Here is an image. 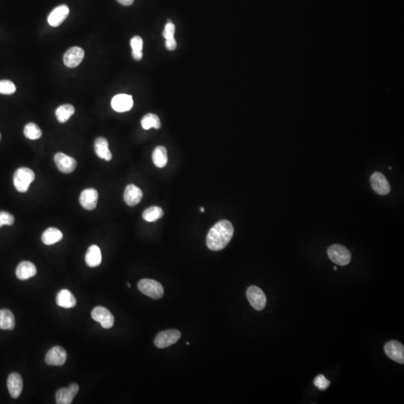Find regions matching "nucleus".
<instances>
[{"instance_id":"obj_1","label":"nucleus","mask_w":404,"mask_h":404,"mask_svg":"<svg viewBox=\"0 0 404 404\" xmlns=\"http://www.w3.org/2000/svg\"><path fill=\"white\" fill-rule=\"evenodd\" d=\"M233 225L229 220H220L216 223L207 235L206 243L208 249L220 251L228 246L233 237Z\"/></svg>"},{"instance_id":"obj_2","label":"nucleus","mask_w":404,"mask_h":404,"mask_svg":"<svg viewBox=\"0 0 404 404\" xmlns=\"http://www.w3.org/2000/svg\"><path fill=\"white\" fill-rule=\"evenodd\" d=\"M35 177V173L30 169L26 167L18 169L14 174V185L16 189L20 192H27Z\"/></svg>"},{"instance_id":"obj_3","label":"nucleus","mask_w":404,"mask_h":404,"mask_svg":"<svg viewBox=\"0 0 404 404\" xmlns=\"http://www.w3.org/2000/svg\"><path fill=\"white\" fill-rule=\"evenodd\" d=\"M138 288L144 295L154 299H160L164 296V288L160 283L153 279H142L138 283Z\"/></svg>"},{"instance_id":"obj_4","label":"nucleus","mask_w":404,"mask_h":404,"mask_svg":"<svg viewBox=\"0 0 404 404\" xmlns=\"http://www.w3.org/2000/svg\"><path fill=\"white\" fill-rule=\"evenodd\" d=\"M327 253L332 261L340 266L347 265L352 258L350 252L342 245H333L329 248Z\"/></svg>"},{"instance_id":"obj_5","label":"nucleus","mask_w":404,"mask_h":404,"mask_svg":"<svg viewBox=\"0 0 404 404\" xmlns=\"http://www.w3.org/2000/svg\"><path fill=\"white\" fill-rule=\"evenodd\" d=\"M180 332L177 330H169L158 333L154 340V345L157 348L164 349L178 342L180 339Z\"/></svg>"},{"instance_id":"obj_6","label":"nucleus","mask_w":404,"mask_h":404,"mask_svg":"<svg viewBox=\"0 0 404 404\" xmlns=\"http://www.w3.org/2000/svg\"><path fill=\"white\" fill-rule=\"evenodd\" d=\"M246 296L252 307L257 311H262L267 304V297L264 291L257 286H251L247 289Z\"/></svg>"},{"instance_id":"obj_7","label":"nucleus","mask_w":404,"mask_h":404,"mask_svg":"<svg viewBox=\"0 0 404 404\" xmlns=\"http://www.w3.org/2000/svg\"><path fill=\"white\" fill-rule=\"evenodd\" d=\"M92 317L95 321L101 323L103 328H112L114 325L115 318L113 314L104 307L98 306L92 311Z\"/></svg>"},{"instance_id":"obj_8","label":"nucleus","mask_w":404,"mask_h":404,"mask_svg":"<svg viewBox=\"0 0 404 404\" xmlns=\"http://www.w3.org/2000/svg\"><path fill=\"white\" fill-rule=\"evenodd\" d=\"M385 352L388 357L400 363H404V346L402 344L397 341H391L385 345Z\"/></svg>"},{"instance_id":"obj_9","label":"nucleus","mask_w":404,"mask_h":404,"mask_svg":"<svg viewBox=\"0 0 404 404\" xmlns=\"http://www.w3.org/2000/svg\"><path fill=\"white\" fill-rule=\"evenodd\" d=\"M54 161L58 170L66 174L73 173L76 167V160L63 153H57L54 157Z\"/></svg>"},{"instance_id":"obj_10","label":"nucleus","mask_w":404,"mask_h":404,"mask_svg":"<svg viewBox=\"0 0 404 404\" xmlns=\"http://www.w3.org/2000/svg\"><path fill=\"white\" fill-rule=\"evenodd\" d=\"M67 360V352L61 346H54L50 349L45 357V361L48 365L61 366Z\"/></svg>"},{"instance_id":"obj_11","label":"nucleus","mask_w":404,"mask_h":404,"mask_svg":"<svg viewBox=\"0 0 404 404\" xmlns=\"http://www.w3.org/2000/svg\"><path fill=\"white\" fill-rule=\"evenodd\" d=\"M371 184L374 192L378 195H386L390 192V184L382 173L376 172L371 175Z\"/></svg>"},{"instance_id":"obj_12","label":"nucleus","mask_w":404,"mask_h":404,"mask_svg":"<svg viewBox=\"0 0 404 404\" xmlns=\"http://www.w3.org/2000/svg\"><path fill=\"white\" fill-rule=\"evenodd\" d=\"M84 51L79 47H73L69 49L64 54V64L67 67L73 68L79 65L83 58H84Z\"/></svg>"},{"instance_id":"obj_13","label":"nucleus","mask_w":404,"mask_h":404,"mask_svg":"<svg viewBox=\"0 0 404 404\" xmlns=\"http://www.w3.org/2000/svg\"><path fill=\"white\" fill-rule=\"evenodd\" d=\"M98 193L93 188L84 189L79 197V203L84 209L92 211L98 205Z\"/></svg>"},{"instance_id":"obj_14","label":"nucleus","mask_w":404,"mask_h":404,"mask_svg":"<svg viewBox=\"0 0 404 404\" xmlns=\"http://www.w3.org/2000/svg\"><path fill=\"white\" fill-rule=\"evenodd\" d=\"M112 107L117 113H124L130 111L133 106V98L131 95L120 94L115 96L112 100Z\"/></svg>"},{"instance_id":"obj_15","label":"nucleus","mask_w":404,"mask_h":404,"mask_svg":"<svg viewBox=\"0 0 404 404\" xmlns=\"http://www.w3.org/2000/svg\"><path fill=\"white\" fill-rule=\"evenodd\" d=\"M79 386L77 384L70 385L68 388L60 389L57 391L56 394L57 398V404H70L73 401V398L76 396V394L79 392Z\"/></svg>"},{"instance_id":"obj_16","label":"nucleus","mask_w":404,"mask_h":404,"mask_svg":"<svg viewBox=\"0 0 404 404\" xmlns=\"http://www.w3.org/2000/svg\"><path fill=\"white\" fill-rule=\"evenodd\" d=\"M69 13H70V10L67 5H59L54 9V11L48 16V23L53 27H57L67 18Z\"/></svg>"},{"instance_id":"obj_17","label":"nucleus","mask_w":404,"mask_h":404,"mask_svg":"<svg viewBox=\"0 0 404 404\" xmlns=\"http://www.w3.org/2000/svg\"><path fill=\"white\" fill-rule=\"evenodd\" d=\"M143 193L138 186L134 184L127 185L124 193V199L129 206H136L142 199Z\"/></svg>"},{"instance_id":"obj_18","label":"nucleus","mask_w":404,"mask_h":404,"mask_svg":"<svg viewBox=\"0 0 404 404\" xmlns=\"http://www.w3.org/2000/svg\"><path fill=\"white\" fill-rule=\"evenodd\" d=\"M7 386L10 395L13 398H17L21 395L23 390V380L21 376L17 373L10 374L7 380Z\"/></svg>"},{"instance_id":"obj_19","label":"nucleus","mask_w":404,"mask_h":404,"mask_svg":"<svg viewBox=\"0 0 404 404\" xmlns=\"http://www.w3.org/2000/svg\"><path fill=\"white\" fill-rule=\"evenodd\" d=\"M37 269L35 264L29 261H23L19 264L16 270L17 277L20 280H27L36 275Z\"/></svg>"},{"instance_id":"obj_20","label":"nucleus","mask_w":404,"mask_h":404,"mask_svg":"<svg viewBox=\"0 0 404 404\" xmlns=\"http://www.w3.org/2000/svg\"><path fill=\"white\" fill-rule=\"evenodd\" d=\"M95 151L98 157L110 161L113 158L111 151L109 149V142L107 139L99 137L95 142Z\"/></svg>"},{"instance_id":"obj_21","label":"nucleus","mask_w":404,"mask_h":404,"mask_svg":"<svg viewBox=\"0 0 404 404\" xmlns=\"http://www.w3.org/2000/svg\"><path fill=\"white\" fill-rule=\"evenodd\" d=\"M57 303L58 306L62 308H73L76 304V298L70 290L63 289L57 294Z\"/></svg>"},{"instance_id":"obj_22","label":"nucleus","mask_w":404,"mask_h":404,"mask_svg":"<svg viewBox=\"0 0 404 404\" xmlns=\"http://www.w3.org/2000/svg\"><path fill=\"white\" fill-rule=\"evenodd\" d=\"M102 255L101 249L96 245H92L86 254V263L89 267H96L101 264Z\"/></svg>"},{"instance_id":"obj_23","label":"nucleus","mask_w":404,"mask_h":404,"mask_svg":"<svg viewBox=\"0 0 404 404\" xmlns=\"http://www.w3.org/2000/svg\"><path fill=\"white\" fill-rule=\"evenodd\" d=\"M62 238V232L56 228H49L47 229L42 236V242L47 246L55 244L61 241Z\"/></svg>"},{"instance_id":"obj_24","label":"nucleus","mask_w":404,"mask_h":404,"mask_svg":"<svg viewBox=\"0 0 404 404\" xmlns=\"http://www.w3.org/2000/svg\"><path fill=\"white\" fill-rule=\"evenodd\" d=\"M153 163L157 168H164L168 163V154L165 147L157 146L154 148L152 154Z\"/></svg>"},{"instance_id":"obj_25","label":"nucleus","mask_w":404,"mask_h":404,"mask_svg":"<svg viewBox=\"0 0 404 404\" xmlns=\"http://www.w3.org/2000/svg\"><path fill=\"white\" fill-rule=\"evenodd\" d=\"M15 327V318L9 310H0V330H12Z\"/></svg>"},{"instance_id":"obj_26","label":"nucleus","mask_w":404,"mask_h":404,"mask_svg":"<svg viewBox=\"0 0 404 404\" xmlns=\"http://www.w3.org/2000/svg\"><path fill=\"white\" fill-rule=\"evenodd\" d=\"M74 107L71 104H64V105L60 106L56 110V115H57V120L60 123H65L74 114Z\"/></svg>"},{"instance_id":"obj_27","label":"nucleus","mask_w":404,"mask_h":404,"mask_svg":"<svg viewBox=\"0 0 404 404\" xmlns=\"http://www.w3.org/2000/svg\"><path fill=\"white\" fill-rule=\"evenodd\" d=\"M141 125L144 130H149L151 127L154 128L160 129L161 127V123H160V118L158 116L152 113H148L145 115L141 120Z\"/></svg>"},{"instance_id":"obj_28","label":"nucleus","mask_w":404,"mask_h":404,"mask_svg":"<svg viewBox=\"0 0 404 404\" xmlns=\"http://www.w3.org/2000/svg\"><path fill=\"white\" fill-rule=\"evenodd\" d=\"M164 212L160 207L153 206L147 208L143 214H142V218L148 223H153V222L157 221L159 219L162 218L164 217Z\"/></svg>"},{"instance_id":"obj_29","label":"nucleus","mask_w":404,"mask_h":404,"mask_svg":"<svg viewBox=\"0 0 404 404\" xmlns=\"http://www.w3.org/2000/svg\"><path fill=\"white\" fill-rule=\"evenodd\" d=\"M130 46L132 48V57L136 61H140L142 58V48L143 40L141 37L135 36L130 40Z\"/></svg>"},{"instance_id":"obj_30","label":"nucleus","mask_w":404,"mask_h":404,"mask_svg":"<svg viewBox=\"0 0 404 404\" xmlns=\"http://www.w3.org/2000/svg\"><path fill=\"white\" fill-rule=\"evenodd\" d=\"M25 136L31 140H36L40 139L42 136V131L35 123H29L26 124L23 130Z\"/></svg>"},{"instance_id":"obj_31","label":"nucleus","mask_w":404,"mask_h":404,"mask_svg":"<svg viewBox=\"0 0 404 404\" xmlns=\"http://www.w3.org/2000/svg\"><path fill=\"white\" fill-rule=\"evenodd\" d=\"M16 92V86L10 80H0V94L2 95H12Z\"/></svg>"},{"instance_id":"obj_32","label":"nucleus","mask_w":404,"mask_h":404,"mask_svg":"<svg viewBox=\"0 0 404 404\" xmlns=\"http://www.w3.org/2000/svg\"><path fill=\"white\" fill-rule=\"evenodd\" d=\"M314 384L320 390L324 391L328 389L329 386H330V382L327 380L324 376L320 374L314 379Z\"/></svg>"},{"instance_id":"obj_33","label":"nucleus","mask_w":404,"mask_h":404,"mask_svg":"<svg viewBox=\"0 0 404 404\" xmlns=\"http://www.w3.org/2000/svg\"><path fill=\"white\" fill-rule=\"evenodd\" d=\"M14 223V217L9 213L5 211L0 212V228L2 226H12Z\"/></svg>"},{"instance_id":"obj_34","label":"nucleus","mask_w":404,"mask_h":404,"mask_svg":"<svg viewBox=\"0 0 404 404\" xmlns=\"http://www.w3.org/2000/svg\"><path fill=\"white\" fill-rule=\"evenodd\" d=\"M174 32H175V26L171 20H169L168 23L166 24L164 32H163V36L164 37L166 40L174 38Z\"/></svg>"},{"instance_id":"obj_35","label":"nucleus","mask_w":404,"mask_h":404,"mask_svg":"<svg viewBox=\"0 0 404 404\" xmlns=\"http://www.w3.org/2000/svg\"><path fill=\"white\" fill-rule=\"evenodd\" d=\"M166 48L169 50V51H174L177 48V42H176L175 39L174 38H169V39L166 40Z\"/></svg>"},{"instance_id":"obj_36","label":"nucleus","mask_w":404,"mask_h":404,"mask_svg":"<svg viewBox=\"0 0 404 404\" xmlns=\"http://www.w3.org/2000/svg\"><path fill=\"white\" fill-rule=\"evenodd\" d=\"M117 1L120 5H124V6L131 5L134 2V0H117Z\"/></svg>"},{"instance_id":"obj_37","label":"nucleus","mask_w":404,"mask_h":404,"mask_svg":"<svg viewBox=\"0 0 404 404\" xmlns=\"http://www.w3.org/2000/svg\"><path fill=\"white\" fill-rule=\"evenodd\" d=\"M200 211H201V212H205V208H200Z\"/></svg>"},{"instance_id":"obj_38","label":"nucleus","mask_w":404,"mask_h":404,"mask_svg":"<svg viewBox=\"0 0 404 404\" xmlns=\"http://www.w3.org/2000/svg\"><path fill=\"white\" fill-rule=\"evenodd\" d=\"M127 286H128L129 288L131 287V286H130V283H127Z\"/></svg>"},{"instance_id":"obj_39","label":"nucleus","mask_w":404,"mask_h":404,"mask_svg":"<svg viewBox=\"0 0 404 404\" xmlns=\"http://www.w3.org/2000/svg\"><path fill=\"white\" fill-rule=\"evenodd\" d=\"M334 270L336 271V270H337V267H334Z\"/></svg>"},{"instance_id":"obj_40","label":"nucleus","mask_w":404,"mask_h":404,"mask_svg":"<svg viewBox=\"0 0 404 404\" xmlns=\"http://www.w3.org/2000/svg\"><path fill=\"white\" fill-rule=\"evenodd\" d=\"M0 139H1V133H0Z\"/></svg>"}]
</instances>
